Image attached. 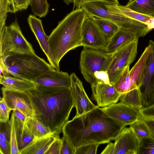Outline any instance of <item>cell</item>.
<instances>
[{"mask_svg": "<svg viewBox=\"0 0 154 154\" xmlns=\"http://www.w3.org/2000/svg\"><path fill=\"white\" fill-rule=\"evenodd\" d=\"M100 144L94 143L87 145L75 149V154H95Z\"/></svg>", "mask_w": 154, "mask_h": 154, "instance_id": "8d00e7d4", "label": "cell"}, {"mask_svg": "<svg viewBox=\"0 0 154 154\" xmlns=\"http://www.w3.org/2000/svg\"><path fill=\"white\" fill-rule=\"evenodd\" d=\"M61 145V140L59 137L51 143L45 154H60Z\"/></svg>", "mask_w": 154, "mask_h": 154, "instance_id": "ab89813d", "label": "cell"}, {"mask_svg": "<svg viewBox=\"0 0 154 154\" xmlns=\"http://www.w3.org/2000/svg\"><path fill=\"white\" fill-rule=\"evenodd\" d=\"M0 63L9 75L32 82L54 69L35 53L9 52L0 57Z\"/></svg>", "mask_w": 154, "mask_h": 154, "instance_id": "277c9868", "label": "cell"}, {"mask_svg": "<svg viewBox=\"0 0 154 154\" xmlns=\"http://www.w3.org/2000/svg\"><path fill=\"white\" fill-rule=\"evenodd\" d=\"M96 82H101L105 84H109L110 82L109 75L107 71H96L94 73Z\"/></svg>", "mask_w": 154, "mask_h": 154, "instance_id": "b9f144b4", "label": "cell"}, {"mask_svg": "<svg viewBox=\"0 0 154 154\" xmlns=\"http://www.w3.org/2000/svg\"><path fill=\"white\" fill-rule=\"evenodd\" d=\"M0 83L6 88L20 91L27 92L35 89L33 82L10 75L0 76Z\"/></svg>", "mask_w": 154, "mask_h": 154, "instance_id": "44dd1931", "label": "cell"}, {"mask_svg": "<svg viewBox=\"0 0 154 154\" xmlns=\"http://www.w3.org/2000/svg\"><path fill=\"white\" fill-rule=\"evenodd\" d=\"M10 121L11 124V154H20L16 134L14 123V116L13 112Z\"/></svg>", "mask_w": 154, "mask_h": 154, "instance_id": "836d02e7", "label": "cell"}, {"mask_svg": "<svg viewBox=\"0 0 154 154\" xmlns=\"http://www.w3.org/2000/svg\"><path fill=\"white\" fill-rule=\"evenodd\" d=\"M10 0H0V31L6 26L8 13H11Z\"/></svg>", "mask_w": 154, "mask_h": 154, "instance_id": "1f68e13d", "label": "cell"}, {"mask_svg": "<svg viewBox=\"0 0 154 154\" xmlns=\"http://www.w3.org/2000/svg\"><path fill=\"white\" fill-rule=\"evenodd\" d=\"M129 125L139 142L143 139L151 137L148 128L141 119H138Z\"/></svg>", "mask_w": 154, "mask_h": 154, "instance_id": "f546056e", "label": "cell"}, {"mask_svg": "<svg viewBox=\"0 0 154 154\" xmlns=\"http://www.w3.org/2000/svg\"><path fill=\"white\" fill-rule=\"evenodd\" d=\"M121 11L126 15L146 25L151 30L154 29V17L134 11L125 6L118 5Z\"/></svg>", "mask_w": 154, "mask_h": 154, "instance_id": "484cf974", "label": "cell"}, {"mask_svg": "<svg viewBox=\"0 0 154 154\" xmlns=\"http://www.w3.org/2000/svg\"><path fill=\"white\" fill-rule=\"evenodd\" d=\"M0 76H7L10 75L7 73L2 64L0 63Z\"/></svg>", "mask_w": 154, "mask_h": 154, "instance_id": "f6af8a7d", "label": "cell"}, {"mask_svg": "<svg viewBox=\"0 0 154 154\" xmlns=\"http://www.w3.org/2000/svg\"><path fill=\"white\" fill-rule=\"evenodd\" d=\"M96 1H103L119 5L118 0H74L73 2V10L75 8H81L85 4L91 2Z\"/></svg>", "mask_w": 154, "mask_h": 154, "instance_id": "60d3db41", "label": "cell"}, {"mask_svg": "<svg viewBox=\"0 0 154 154\" xmlns=\"http://www.w3.org/2000/svg\"><path fill=\"white\" fill-rule=\"evenodd\" d=\"M64 2L67 5H69L71 3L73 2L74 0H63Z\"/></svg>", "mask_w": 154, "mask_h": 154, "instance_id": "bcb514c9", "label": "cell"}, {"mask_svg": "<svg viewBox=\"0 0 154 154\" xmlns=\"http://www.w3.org/2000/svg\"><path fill=\"white\" fill-rule=\"evenodd\" d=\"M30 5L33 14L39 18L45 17L49 12L47 0H31Z\"/></svg>", "mask_w": 154, "mask_h": 154, "instance_id": "4dcf8cb0", "label": "cell"}, {"mask_svg": "<svg viewBox=\"0 0 154 154\" xmlns=\"http://www.w3.org/2000/svg\"><path fill=\"white\" fill-rule=\"evenodd\" d=\"M3 98L11 110L22 113L26 119L33 117L34 112L29 97L26 92L14 90L4 87L1 88Z\"/></svg>", "mask_w": 154, "mask_h": 154, "instance_id": "4fadbf2b", "label": "cell"}, {"mask_svg": "<svg viewBox=\"0 0 154 154\" xmlns=\"http://www.w3.org/2000/svg\"><path fill=\"white\" fill-rule=\"evenodd\" d=\"M141 113L140 119L148 128L152 137L154 139V103L140 109Z\"/></svg>", "mask_w": 154, "mask_h": 154, "instance_id": "f1b7e54d", "label": "cell"}, {"mask_svg": "<svg viewBox=\"0 0 154 154\" xmlns=\"http://www.w3.org/2000/svg\"><path fill=\"white\" fill-rule=\"evenodd\" d=\"M130 0H129V1H130Z\"/></svg>", "mask_w": 154, "mask_h": 154, "instance_id": "7dc6e473", "label": "cell"}, {"mask_svg": "<svg viewBox=\"0 0 154 154\" xmlns=\"http://www.w3.org/2000/svg\"><path fill=\"white\" fill-rule=\"evenodd\" d=\"M12 111L16 118L23 122H26V118L22 113L17 110H13Z\"/></svg>", "mask_w": 154, "mask_h": 154, "instance_id": "ee69618b", "label": "cell"}, {"mask_svg": "<svg viewBox=\"0 0 154 154\" xmlns=\"http://www.w3.org/2000/svg\"><path fill=\"white\" fill-rule=\"evenodd\" d=\"M149 54L142 84L139 88L143 107L152 104L154 100V42L149 41Z\"/></svg>", "mask_w": 154, "mask_h": 154, "instance_id": "8fae6325", "label": "cell"}, {"mask_svg": "<svg viewBox=\"0 0 154 154\" xmlns=\"http://www.w3.org/2000/svg\"><path fill=\"white\" fill-rule=\"evenodd\" d=\"M82 46L94 49L105 51L109 41L87 14L82 24Z\"/></svg>", "mask_w": 154, "mask_h": 154, "instance_id": "7c38bea8", "label": "cell"}, {"mask_svg": "<svg viewBox=\"0 0 154 154\" xmlns=\"http://www.w3.org/2000/svg\"><path fill=\"white\" fill-rule=\"evenodd\" d=\"M119 100L124 104L140 109L143 108L139 88L131 90L121 95Z\"/></svg>", "mask_w": 154, "mask_h": 154, "instance_id": "d4e9b609", "label": "cell"}, {"mask_svg": "<svg viewBox=\"0 0 154 154\" xmlns=\"http://www.w3.org/2000/svg\"><path fill=\"white\" fill-rule=\"evenodd\" d=\"M149 53V47L148 45L138 60L130 70L131 90L139 88L142 84Z\"/></svg>", "mask_w": 154, "mask_h": 154, "instance_id": "d6986e66", "label": "cell"}, {"mask_svg": "<svg viewBox=\"0 0 154 154\" xmlns=\"http://www.w3.org/2000/svg\"><path fill=\"white\" fill-rule=\"evenodd\" d=\"M138 39L126 45L112 54L111 61L107 71L110 82L114 83L125 68L135 60L137 54Z\"/></svg>", "mask_w": 154, "mask_h": 154, "instance_id": "ba28073f", "label": "cell"}, {"mask_svg": "<svg viewBox=\"0 0 154 154\" xmlns=\"http://www.w3.org/2000/svg\"><path fill=\"white\" fill-rule=\"evenodd\" d=\"M9 52L35 53L23 34L17 18L0 31V57Z\"/></svg>", "mask_w": 154, "mask_h": 154, "instance_id": "52a82bcc", "label": "cell"}, {"mask_svg": "<svg viewBox=\"0 0 154 154\" xmlns=\"http://www.w3.org/2000/svg\"><path fill=\"white\" fill-rule=\"evenodd\" d=\"M125 6L137 12L154 17V0H131Z\"/></svg>", "mask_w": 154, "mask_h": 154, "instance_id": "cb8c5ba5", "label": "cell"}, {"mask_svg": "<svg viewBox=\"0 0 154 154\" xmlns=\"http://www.w3.org/2000/svg\"><path fill=\"white\" fill-rule=\"evenodd\" d=\"M93 96L98 107H105L116 103L121 94L116 90L114 83L97 81L91 84Z\"/></svg>", "mask_w": 154, "mask_h": 154, "instance_id": "2e32d148", "label": "cell"}, {"mask_svg": "<svg viewBox=\"0 0 154 154\" xmlns=\"http://www.w3.org/2000/svg\"><path fill=\"white\" fill-rule=\"evenodd\" d=\"M11 13L26 10L30 5L31 0H11Z\"/></svg>", "mask_w": 154, "mask_h": 154, "instance_id": "e575fe53", "label": "cell"}, {"mask_svg": "<svg viewBox=\"0 0 154 154\" xmlns=\"http://www.w3.org/2000/svg\"><path fill=\"white\" fill-rule=\"evenodd\" d=\"M72 96L76 111L75 116L82 115L97 106L90 100L84 88L82 82L74 73L70 75Z\"/></svg>", "mask_w": 154, "mask_h": 154, "instance_id": "5bb4252c", "label": "cell"}, {"mask_svg": "<svg viewBox=\"0 0 154 154\" xmlns=\"http://www.w3.org/2000/svg\"><path fill=\"white\" fill-rule=\"evenodd\" d=\"M11 111L3 97H1L0 100V122H6L9 120V114Z\"/></svg>", "mask_w": 154, "mask_h": 154, "instance_id": "74e56055", "label": "cell"}, {"mask_svg": "<svg viewBox=\"0 0 154 154\" xmlns=\"http://www.w3.org/2000/svg\"><path fill=\"white\" fill-rule=\"evenodd\" d=\"M33 82L35 90L40 92L54 91L71 86L69 74L55 69L45 72Z\"/></svg>", "mask_w": 154, "mask_h": 154, "instance_id": "30bf717a", "label": "cell"}, {"mask_svg": "<svg viewBox=\"0 0 154 154\" xmlns=\"http://www.w3.org/2000/svg\"><path fill=\"white\" fill-rule=\"evenodd\" d=\"M60 134L53 132L50 135L31 142L20 152V154H45L51 143L60 137Z\"/></svg>", "mask_w": 154, "mask_h": 154, "instance_id": "ac0fdd59", "label": "cell"}, {"mask_svg": "<svg viewBox=\"0 0 154 154\" xmlns=\"http://www.w3.org/2000/svg\"><path fill=\"white\" fill-rule=\"evenodd\" d=\"M11 143L0 140V153L1 154H11Z\"/></svg>", "mask_w": 154, "mask_h": 154, "instance_id": "7bdbcfd3", "label": "cell"}, {"mask_svg": "<svg viewBox=\"0 0 154 154\" xmlns=\"http://www.w3.org/2000/svg\"><path fill=\"white\" fill-rule=\"evenodd\" d=\"M138 38L134 34L125 30L120 28L109 41L105 51L112 54L126 45Z\"/></svg>", "mask_w": 154, "mask_h": 154, "instance_id": "ffe728a7", "label": "cell"}, {"mask_svg": "<svg viewBox=\"0 0 154 154\" xmlns=\"http://www.w3.org/2000/svg\"><path fill=\"white\" fill-rule=\"evenodd\" d=\"M118 5L103 1H96L87 3L81 8H83L88 15L110 20L120 28L132 33L138 38L145 36L151 31L143 23L123 14L119 8Z\"/></svg>", "mask_w": 154, "mask_h": 154, "instance_id": "5b68a950", "label": "cell"}, {"mask_svg": "<svg viewBox=\"0 0 154 154\" xmlns=\"http://www.w3.org/2000/svg\"><path fill=\"white\" fill-rule=\"evenodd\" d=\"M11 131L10 120L6 122H0V140L11 143Z\"/></svg>", "mask_w": 154, "mask_h": 154, "instance_id": "d590c367", "label": "cell"}, {"mask_svg": "<svg viewBox=\"0 0 154 154\" xmlns=\"http://www.w3.org/2000/svg\"><path fill=\"white\" fill-rule=\"evenodd\" d=\"M109 116L126 126L140 119V109L127 105L120 102L101 108Z\"/></svg>", "mask_w": 154, "mask_h": 154, "instance_id": "9a60e30c", "label": "cell"}, {"mask_svg": "<svg viewBox=\"0 0 154 154\" xmlns=\"http://www.w3.org/2000/svg\"><path fill=\"white\" fill-rule=\"evenodd\" d=\"M87 15L82 8L73 10L58 23L48 36L51 51L58 66L68 52L82 46V27Z\"/></svg>", "mask_w": 154, "mask_h": 154, "instance_id": "3957f363", "label": "cell"}, {"mask_svg": "<svg viewBox=\"0 0 154 154\" xmlns=\"http://www.w3.org/2000/svg\"><path fill=\"white\" fill-rule=\"evenodd\" d=\"M112 56L104 50L84 47L80 54V67L85 80L90 84L96 82L94 73L107 71Z\"/></svg>", "mask_w": 154, "mask_h": 154, "instance_id": "8992f818", "label": "cell"}, {"mask_svg": "<svg viewBox=\"0 0 154 154\" xmlns=\"http://www.w3.org/2000/svg\"><path fill=\"white\" fill-rule=\"evenodd\" d=\"M29 26L34 34L40 47L45 54L49 64L55 69L60 70V66L55 62L48 42V36L45 33L42 21L34 15L30 14L27 18Z\"/></svg>", "mask_w": 154, "mask_h": 154, "instance_id": "e0dca14e", "label": "cell"}, {"mask_svg": "<svg viewBox=\"0 0 154 154\" xmlns=\"http://www.w3.org/2000/svg\"><path fill=\"white\" fill-rule=\"evenodd\" d=\"M139 141L130 127L122 129L115 139L102 151V154H138Z\"/></svg>", "mask_w": 154, "mask_h": 154, "instance_id": "9c48e42d", "label": "cell"}, {"mask_svg": "<svg viewBox=\"0 0 154 154\" xmlns=\"http://www.w3.org/2000/svg\"><path fill=\"white\" fill-rule=\"evenodd\" d=\"M14 123L17 145L20 152L35 139L27 127L26 121L23 122L14 116Z\"/></svg>", "mask_w": 154, "mask_h": 154, "instance_id": "7402d4cb", "label": "cell"}, {"mask_svg": "<svg viewBox=\"0 0 154 154\" xmlns=\"http://www.w3.org/2000/svg\"><path fill=\"white\" fill-rule=\"evenodd\" d=\"M90 16L103 34L109 41L120 29L117 25L110 20L94 16Z\"/></svg>", "mask_w": 154, "mask_h": 154, "instance_id": "603a6c76", "label": "cell"}, {"mask_svg": "<svg viewBox=\"0 0 154 154\" xmlns=\"http://www.w3.org/2000/svg\"><path fill=\"white\" fill-rule=\"evenodd\" d=\"M139 154H154V139L150 137L141 140L139 142Z\"/></svg>", "mask_w": 154, "mask_h": 154, "instance_id": "d6a6232c", "label": "cell"}, {"mask_svg": "<svg viewBox=\"0 0 154 154\" xmlns=\"http://www.w3.org/2000/svg\"><path fill=\"white\" fill-rule=\"evenodd\" d=\"M62 145L60 154H75V149L64 135L61 138Z\"/></svg>", "mask_w": 154, "mask_h": 154, "instance_id": "f35d334b", "label": "cell"}, {"mask_svg": "<svg viewBox=\"0 0 154 154\" xmlns=\"http://www.w3.org/2000/svg\"><path fill=\"white\" fill-rule=\"evenodd\" d=\"M26 123L35 140L44 137L53 133L33 117L26 119Z\"/></svg>", "mask_w": 154, "mask_h": 154, "instance_id": "4316f807", "label": "cell"}, {"mask_svg": "<svg viewBox=\"0 0 154 154\" xmlns=\"http://www.w3.org/2000/svg\"><path fill=\"white\" fill-rule=\"evenodd\" d=\"M126 126L97 106L68 121L62 132L75 149L90 144L109 143L115 140Z\"/></svg>", "mask_w": 154, "mask_h": 154, "instance_id": "6da1fadb", "label": "cell"}, {"mask_svg": "<svg viewBox=\"0 0 154 154\" xmlns=\"http://www.w3.org/2000/svg\"><path fill=\"white\" fill-rule=\"evenodd\" d=\"M26 92L31 102L33 117L52 132L60 134L75 107L71 87L49 92L35 90Z\"/></svg>", "mask_w": 154, "mask_h": 154, "instance_id": "7a4b0ae2", "label": "cell"}, {"mask_svg": "<svg viewBox=\"0 0 154 154\" xmlns=\"http://www.w3.org/2000/svg\"><path fill=\"white\" fill-rule=\"evenodd\" d=\"M129 66L130 65H128L125 68L121 75L114 83L116 90L121 94L131 90Z\"/></svg>", "mask_w": 154, "mask_h": 154, "instance_id": "83f0119b", "label": "cell"}]
</instances>
